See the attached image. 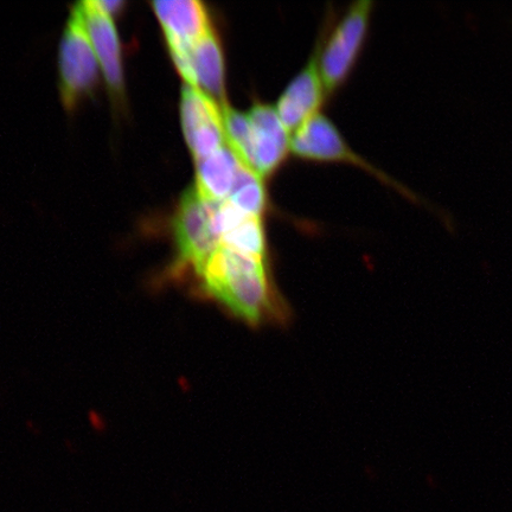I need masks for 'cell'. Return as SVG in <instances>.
<instances>
[{"mask_svg": "<svg viewBox=\"0 0 512 512\" xmlns=\"http://www.w3.org/2000/svg\"><path fill=\"white\" fill-rule=\"evenodd\" d=\"M170 53L189 86L201 89L220 106L227 104L223 55L213 30L210 29L190 47L171 49Z\"/></svg>", "mask_w": 512, "mask_h": 512, "instance_id": "5", "label": "cell"}, {"mask_svg": "<svg viewBox=\"0 0 512 512\" xmlns=\"http://www.w3.org/2000/svg\"><path fill=\"white\" fill-rule=\"evenodd\" d=\"M95 3L101 10H104L111 16L115 14V12L119 11L121 6L124 5L120 0H95Z\"/></svg>", "mask_w": 512, "mask_h": 512, "instance_id": "15", "label": "cell"}, {"mask_svg": "<svg viewBox=\"0 0 512 512\" xmlns=\"http://www.w3.org/2000/svg\"><path fill=\"white\" fill-rule=\"evenodd\" d=\"M152 5L169 46L195 43L211 29L207 9L197 0H164Z\"/></svg>", "mask_w": 512, "mask_h": 512, "instance_id": "11", "label": "cell"}, {"mask_svg": "<svg viewBox=\"0 0 512 512\" xmlns=\"http://www.w3.org/2000/svg\"><path fill=\"white\" fill-rule=\"evenodd\" d=\"M247 114L252 125L251 170L264 178L283 163L291 150V132L275 107L255 104Z\"/></svg>", "mask_w": 512, "mask_h": 512, "instance_id": "6", "label": "cell"}, {"mask_svg": "<svg viewBox=\"0 0 512 512\" xmlns=\"http://www.w3.org/2000/svg\"><path fill=\"white\" fill-rule=\"evenodd\" d=\"M370 2H357L336 25L320 56L319 72L329 92L347 79L366 38Z\"/></svg>", "mask_w": 512, "mask_h": 512, "instance_id": "3", "label": "cell"}, {"mask_svg": "<svg viewBox=\"0 0 512 512\" xmlns=\"http://www.w3.org/2000/svg\"><path fill=\"white\" fill-rule=\"evenodd\" d=\"M195 188L204 200L227 201L235 187L241 162L228 145L198 160Z\"/></svg>", "mask_w": 512, "mask_h": 512, "instance_id": "12", "label": "cell"}, {"mask_svg": "<svg viewBox=\"0 0 512 512\" xmlns=\"http://www.w3.org/2000/svg\"><path fill=\"white\" fill-rule=\"evenodd\" d=\"M221 107L227 145L235 152L240 162L251 170L252 125L248 114L236 111L228 104Z\"/></svg>", "mask_w": 512, "mask_h": 512, "instance_id": "14", "label": "cell"}, {"mask_svg": "<svg viewBox=\"0 0 512 512\" xmlns=\"http://www.w3.org/2000/svg\"><path fill=\"white\" fill-rule=\"evenodd\" d=\"M291 151L305 159L349 162L373 170L351 151L336 126L320 113L313 115L293 133Z\"/></svg>", "mask_w": 512, "mask_h": 512, "instance_id": "7", "label": "cell"}, {"mask_svg": "<svg viewBox=\"0 0 512 512\" xmlns=\"http://www.w3.org/2000/svg\"><path fill=\"white\" fill-rule=\"evenodd\" d=\"M181 119L185 139L196 162L227 145L222 107L201 89L183 87Z\"/></svg>", "mask_w": 512, "mask_h": 512, "instance_id": "4", "label": "cell"}, {"mask_svg": "<svg viewBox=\"0 0 512 512\" xmlns=\"http://www.w3.org/2000/svg\"><path fill=\"white\" fill-rule=\"evenodd\" d=\"M99 64L80 6L76 4L60 46V91L66 107L72 108L92 91L98 80Z\"/></svg>", "mask_w": 512, "mask_h": 512, "instance_id": "2", "label": "cell"}, {"mask_svg": "<svg viewBox=\"0 0 512 512\" xmlns=\"http://www.w3.org/2000/svg\"><path fill=\"white\" fill-rule=\"evenodd\" d=\"M324 82L317 59L294 78L281 94L275 110L290 132H296L307 120L317 114L322 105Z\"/></svg>", "mask_w": 512, "mask_h": 512, "instance_id": "8", "label": "cell"}, {"mask_svg": "<svg viewBox=\"0 0 512 512\" xmlns=\"http://www.w3.org/2000/svg\"><path fill=\"white\" fill-rule=\"evenodd\" d=\"M215 226L221 247L254 258L267 259L266 234L261 216L249 215L229 201L220 203Z\"/></svg>", "mask_w": 512, "mask_h": 512, "instance_id": "10", "label": "cell"}, {"mask_svg": "<svg viewBox=\"0 0 512 512\" xmlns=\"http://www.w3.org/2000/svg\"><path fill=\"white\" fill-rule=\"evenodd\" d=\"M79 6L108 87L113 94L120 95L123 92V66L118 32L112 16L101 10L95 0L79 3Z\"/></svg>", "mask_w": 512, "mask_h": 512, "instance_id": "9", "label": "cell"}, {"mask_svg": "<svg viewBox=\"0 0 512 512\" xmlns=\"http://www.w3.org/2000/svg\"><path fill=\"white\" fill-rule=\"evenodd\" d=\"M215 202L204 200L195 185L184 192L174 222L179 265L200 275L207 262L221 247L214 226Z\"/></svg>", "mask_w": 512, "mask_h": 512, "instance_id": "1", "label": "cell"}, {"mask_svg": "<svg viewBox=\"0 0 512 512\" xmlns=\"http://www.w3.org/2000/svg\"><path fill=\"white\" fill-rule=\"evenodd\" d=\"M227 201L243 213L261 216L266 207V191L262 178L241 163L238 179Z\"/></svg>", "mask_w": 512, "mask_h": 512, "instance_id": "13", "label": "cell"}]
</instances>
